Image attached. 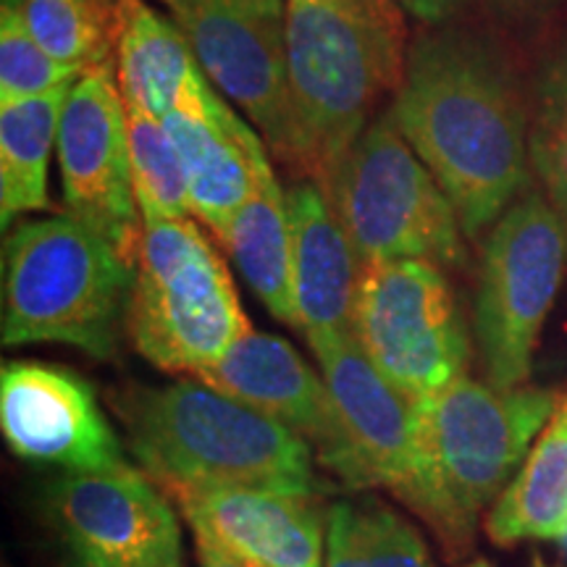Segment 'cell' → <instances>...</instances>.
<instances>
[{"label": "cell", "mask_w": 567, "mask_h": 567, "mask_svg": "<svg viewBox=\"0 0 567 567\" xmlns=\"http://www.w3.org/2000/svg\"><path fill=\"white\" fill-rule=\"evenodd\" d=\"M116 76L124 101L155 118L168 116L205 76L193 45L147 0H116Z\"/></svg>", "instance_id": "19"}, {"label": "cell", "mask_w": 567, "mask_h": 567, "mask_svg": "<svg viewBox=\"0 0 567 567\" xmlns=\"http://www.w3.org/2000/svg\"><path fill=\"white\" fill-rule=\"evenodd\" d=\"M134 457L174 488H266L313 496L316 452L287 425L203 381L132 386L113 396Z\"/></svg>", "instance_id": "3"}, {"label": "cell", "mask_w": 567, "mask_h": 567, "mask_svg": "<svg viewBox=\"0 0 567 567\" xmlns=\"http://www.w3.org/2000/svg\"><path fill=\"white\" fill-rule=\"evenodd\" d=\"M0 429L19 457L63 473L126 465L122 442L80 373L45 363L0 371Z\"/></svg>", "instance_id": "13"}, {"label": "cell", "mask_w": 567, "mask_h": 567, "mask_svg": "<svg viewBox=\"0 0 567 567\" xmlns=\"http://www.w3.org/2000/svg\"><path fill=\"white\" fill-rule=\"evenodd\" d=\"M48 513L69 567H184L176 509L130 463L63 473Z\"/></svg>", "instance_id": "10"}, {"label": "cell", "mask_w": 567, "mask_h": 567, "mask_svg": "<svg viewBox=\"0 0 567 567\" xmlns=\"http://www.w3.org/2000/svg\"><path fill=\"white\" fill-rule=\"evenodd\" d=\"M321 187L363 266L408 258L463 264L455 205L410 147L392 109L365 126Z\"/></svg>", "instance_id": "7"}, {"label": "cell", "mask_w": 567, "mask_h": 567, "mask_svg": "<svg viewBox=\"0 0 567 567\" xmlns=\"http://www.w3.org/2000/svg\"><path fill=\"white\" fill-rule=\"evenodd\" d=\"M567 526V400L551 415L517 476L486 517L499 547L528 538H557Z\"/></svg>", "instance_id": "20"}, {"label": "cell", "mask_w": 567, "mask_h": 567, "mask_svg": "<svg viewBox=\"0 0 567 567\" xmlns=\"http://www.w3.org/2000/svg\"><path fill=\"white\" fill-rule=\"evenodd\" d=\"M394 122L455 205L467 239L528 189V122L505 61L467 32L439 30L408 51Z\"/></svg>", "instance_id": "1"}, {"label": "cell", "mask_w": 567, "mask_h": 567, "mask_svg": "<svg viewBox=\"0 0 567 567\" xmlns=\"http://www.w3.org/2000/svg\"><path fill=\"white\" fill-rule=\"evenodd\" d=\"M557 405L551 389H496L467 375L415 402L417 481L408 507L450 555L467 549L478 515L509 486Z\"/></svg>", "instance_id": "4"}, {"label": "cell", "mask_w": 567, "mask_h": 567, "mask_svg": "<svg viewBox=\"0 0 567 567\" xmlns=\"http://www.w3.org/2000/svg\"><path fill=\"white\" fill-rule=\"evenodd\" d=\"M59 63L84 71L116 53V0H3Z\"/></svg>", "instance_id": "24"}, {"label": "cell", "mask_w": 567, "mask_h": 567, "mask_svg": "<svg viewBox=\"0 0 567 567\" xmlns=\"http://www.w3.org/2000/svg\"><path fill=\"white\" fill-rule=\"evenodd\" d=\"M354 337L410 402L442 392L471 363V337L455 292L431 260H381L360 276Z\"/></svg>", "instance_id": "9"}, {"label": "cell", "mask_w": 567, "mask_h": 567, "mask_svg": "<svg viewBox=\"0 0 567 567\" xmlns=\"http://www.w3.org/2000/svg\"><path fill=\"white\" fill-rule=\"evenodd\" d=\"M352 463V486H389L410 502L417 481L415 402L384 379L354 331L310 347Z\"/></svg>", "instance_id": "14"}, {"label": "cell", "mask_w": 567, "mask_h": 567, "mask_svg": "<svg viewBox=\"0 0 567 567\" xmlns=\"http://www.w3.org/2000/svg\"><path fill=\"white\" fill-rule=\"evenodd\" d=\"M567 226L538 189H526L488 231L476 292V342L488 384L528 381L534 350L565 266Z\"/></svg>", "instance_id": "8"}, {"label": "cell", "mask_w": 567, "mask_h": 567, "mask_svg": "<svg viewBox=\"0 0 567 567\" xmlns=\"http://www.w3.org/2000/svg\"><path fill=\"white\" fill-rule=\"evenodd\" d=\"M80 76V69L55 61L27 32L17 11L0 6V109L71 87Z\"/></svg>", "instance_id": "27"}, {"label": "cell", "mask_w": 567, "mask_h": 567, "mask_svg": "<svg viewBox=\"0 0 567 567\" xmlns=\"http://www.w3.org/2000/svg\"><path fill=\"white\" fill-rule=\"evenodd\" d=\"M467 567H492V565H488L486 559H476V563H471Z\"/></svg>", "instance_id": "31"}, {"label": "cell", "mask_w": 567, "mask_h": 567, "mask_svg": "<svg viewBox=\"0 0 567 567\" xmlns=\"http://www.w3.org/2000/svg\"><path fill=\"white\" fill-rule=\"evenodd\" d=\"M213 87L281 153L287 130V0H166Z\"/></svg>", "instance_id": "12"}, {"label": "cell", "mask_w": 567, "mask_h": 567, "mask_svg": "<svg viewBox=\"0 0 567 567\" xmlns=\"http://www.w3.org/2000/svg\"><path fill=\"white\" fill-rule=\"evenodd\" d=\"M557 542H559V547H563V551H565V555H567V526H565L563 534L557 536Z\"/></svg>", "instance_id": "30"}, {"label": "cell", "mask_w": 567, "mask_h": 567, "mask_svg": "<svg viewBox=\"0 0 567 567\" xmlns=\"http://www.w3.org/2000/svg\"><path fill=\"white\" fill-rule=\"evenodd\" d=\"M463 3L465 0H400L402 9L425 24H439V21L452 17Z\"/></svg>", "instance_id": "28"}, {"label": "cell", "mask_w": 567, "mask_h": 567, "mask_svg": "<svg viewBox=\"0 0 567 567\" xmlns=\"http://www.w3.org/2000/svg\"><path fill=\"white\" fill-rule=\"evenodd\" d=\"M163 3H166V0H163Z\"/></svg>", "instance_id": "34"}, {"label": "cell", "mask_w": 567, "mask_h": 567, "mask_svg": "<svg viewBox=\"0 0 567 567\" xmlns=\"http://www.w3.org/2000/svg\"><path fill=\"white\" fill-rule=\"evenodd\" d=\"M126 326L147 363L195 379L252 331L224 258L189 218L142 221Z\"/></svg>", "instance_id": "6"}, {"label": "cell", "mask_w": 567, "mask_h": 567, "mask_svg": "<svg viewBox=\"0 0 567 567\" xmlns=\"http://www.w3.org/2000/svg\"><path fill=\"white\" fill-rule=\"evenodd\" d=\"M250 567H255V565H250Z\"/></svg>", "instance_id": "35"}, {"label": "cell", "mask_w": 567, "mask_h": 567, "mask_svg": "<svg viewBox=\"0 0 567 567\" xmlns=\"http://www.w3.org/2000/svg\"><path fill=\"white\" fill-rule=\"evenodd\" d=\"M408 51L396 0H287V130L276 161L329 179L375 105L400 90Z\"/></svg>", "instance_id": "2"}, {"label": "cell", "mask_w": 567, "mask_h": 567, "mask_svg": "<svg viewBox=\"0 0 567 567\" xmlns=\"http://www.w3.org/2000/svg\"><path fill=\"white\" fill-rule=\"evenodd\" d=\"M193 526L255 567H323V515L310 496L266 488H174Z\"/></svg>", "instance_id": "17"}, {"label": "cell", "mask_w": 567, "mask_h": 567, "mask_svg": "<svg viewBox=\"0 0 567 567\" xmlns=\"http://www.w3.org/2000/svg\"><path fill=\"white\" fill-rule=\"evenodd\" d=\"M132 187L142 221H174L189 216L187 174L166 126L140 105L126 103Z\"/></svg>", "instance_id": "25"}, {"label": "cell", "mask_w": 567, "mask_h": 567, "mask_svg": "<svg viewBox=\"0 0 567 567\" xmlns=\"http://www.w3.org/2000/svg\"><path fill=\"white\" fill-rule=\"evenodd\" d=\"M528 155L544 193L567 226V48L538 84Z\"/></svg>", "instance_id": "26"}, {"label": "cell", "mask_w": 567, "mask_h": 567, "mask_svg": "<svg viewBox=\"0 0 567 567\" xmlns=\"http://www.w3.org/2000/svg\"><path fill=\"white\" fill-rule=\"evenodd\" d=\"M221 243L245 276L247 287L271 310V316L297 329L292 221L287 193L276 176L239 208Z\"/></svg>", "instance_id": "21"}, {"label": "cell", "mask_w": 567, "mask_h": 567, "mask_svg": "<svg viewBox=\"0 0 567 567\" xmlns=\"http://www.w3.org/2000/svg\"><path fill=\"white\" fill-rule=\"evenodd\" d=\"M195 547H197V559H200V567H250L245 559L234 557L231 551H226L221 544H216L210 536H205V534H195Z\"/></svg>", "instance_id": "29"}, {"label": "cell", "mask_w": 567, "mask_h": 567, "mask_svg": "<svg viewBox=\"0 0 567 567\" xmlns=\"http://www.w3.org/2000/svg\"><path fill=\"white\" fill-rule=\"evenodd\" d=\"M292 221V281L297 329L308 344L352 331L363 260L354 252L334 205L313 179L287 189Z\"/></svg>", "instance_id": "18"}, {"label": "cell", "mask_w": 567, "mask_h": 567, "mask_svg": "<svg viewBox=\"0 0 567 567\" xmlns=\"http://www.w3.org/2000/svg\"><path fill=\"white\" fill-rule=\"evenodd\" d=\"M55 151L69 216L109 239L134 264L142 218L132 187L126 105L116 63L84 71L69 90Z\"/></svg>", "instance_id": "11"}, {"label": "cell", "mask_w": 567, "mask_h": 567, "mask_svg": "<svg viewBox=\"0 0 567 567\" xmlns=\"http://www.w3.org/2000/svg\"><path fill=\"white\" fill-rule=\"evenodd\" d=\"M132 289V260L74 216L21 224L3 247V344L55 342L109 360Z\"/></svg>", "instance_id": "5"}, {"label": "cell", "mask_w": 567, "mask_h": 567, "mask_svg": "<svg viewBox=\"0 0 567 567\" xmlns=\"http://www.w3.org/2000/svg\"><path fill=\"white\" fill-rule=\"evenodd\" d=\"M161 122L187 174L189 216L221 239L239 208L276 176L266 140L237 116L208 76Z\"/></svg>", "instance_id": "15"}, {"label": "cell", "mask_w": 567, "mask_h": 567, "mask_svg": "<svg viewBox=\"0 0 567 567\" xmlns=\"http://www.w3.org/2000/svg\"><path fill=\"white\" fill-rule=\"evenodd\" d=\"M74 87V84H71ZM71 87L0 109V221L9 229L21 213L45 210L48 166L59 142L61 111Z\"/></svg>", "instance_id": "22"}, {"label": "cell", "mask_w": 567, "mask_h": 567, "mask_svg": "<svg viewBox=\"0 0 567 567\" xmlns=\"http://www.w3.org/2000/svg\"><path fill=\"white\" fill-rule=\"evenodd\" d=\"M323 567H436L415 526L375 496L326 513Z\"/></svg>", "instance_id": "23"}, {"label": "cell", "mask_w": 567, "mask_h": 567, "mask_svg": "<svg viewBox=\"0 0 567 567\" xmlns=\"http://www.w3.org/2000/svg\"><path fill=\"white\" fill-rule=\"evenodd\" d=\"M499 3H528V0H499Z\"/></svg>", "instance_id": "32"}, {"label": "cell", "mask_w": 567, "mask_h": 567, "mask_svg": "<svg viewBox=\"0 0 567 567\" xmlns=\"http://www.w3.org/2000/svg\"><path fill=\"white\" fill-rule=\"evenodd\" d=\"M536 567H544V565H542V563H536Z\"/></svg>", "instance_id": "33"}, {"label": "cell", "mask_w": 567, "mask_h": 567, "mask_svg": "<svg viewBox=\"0 0 567 567\" xmlns=\"http://www.w3.org/2000/svg\"><path fill=\"white\" fill-rule=\"evenodd\" d=\"M197 381L287 425L313 446L318 463L352 486V463L323 375L305 363L287 339L250 331Z\"/></svg>", "instance_id": "16"}]
</instances>
